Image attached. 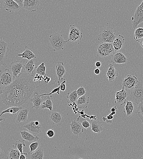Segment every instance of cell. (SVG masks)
I'll list each match as a JSON object with an SVG mask.
<instances>
[{
	"instance_id": "obj_30",
	"label": "cell",
	"mask_w": 143,
	"mask_h": 159,
	"mask_svg": "<svg viewBox=\"0 0 143 159\" xmlns=\"http://www.w3.org/2000/svg\"><path fill=\"white\" fill-rule=\"evenodd\" d=\"M44 155L43 150L40 147L37 150L33 153L28 152L27 154V159H42L43 158Z\"/></svg>"
},
{
	"instance_id": "obj_32",
	"label": "cell",
	"mask_w": 143,
	"mask_h": 159,
	"mask_svg": "<svg viewBox=\"0 0 143 159\" xmlns=\"http://www.w3.org/2000/svg\"><path fill=\"white\" fill-rule=\"evenodd\" d=\"M9 153L6 158L7 159H19L21 153L17 149L14 148L8 149Z\"/></svg>"
},
{
	"instance_id": "obj_36",
	"label": "cell",
	"mask_w": 143,
	"mask_h": 159,
	"mask_svg": "<svg viewBox=\"0 0 143 159\" xmlns=\"http://www.w3.org/2000/svg\"><path fill=\"white\" fill-rule=\"evenodd\" d=\"M35 71L36 74L39 76H44L46 75V67L45 63L42 62L39 65L35 67Z\"/></svg>"
},
{
	"instance_id": "obj_33",
	"label": "cell",
	"mask_w": 143,
	"mask_h": 159,
	"mask_svg": "<svg viewBox=\"0 0 143 159\" xmlns=\"http://www.w3.org/2000/svg\"><path fill=\"white\" fill-rule=\"evenodd\" d=\"M66 97L68 99L67 102L68 104L75 102L78 98L77 90H74L68 92Z\"/></svg>"
},
{
	"instance_id": "obj_13",
	"label": "cell",
	"mask_w": 143,
	"mask_h": 159,
	"mask_svg": "<svg viewBox=\"0 0 143 159\" xmlns=\"http://www.w3.org/2000/svg\"><path fill=\"white\" fill-rule=\"evenodd\" d=\"M2 5L5 9L9 12L18 11L21 7L13 0H2Z\"/></svg>"
},
{
	"instance_id": "obj_41",
	"label": "cell",
	"mask_w": 143,
	"mask_h": 159,
	"mask_svg": "<svg viewBox=\"0 0 143 159\" xmlns=\"http://www.w3.org/2000/svg\"><path fill=\"white\" fill-rule=\"evenodd\" d=\"M77 92L79 98L85 94L86 90L84 87L81 86L77 90Z\"/></svg>"
},
{
	"instance_id": "obj_48",
	"label": "cell",
	"mask_w": 143,
	"mask_h": 159,
	"mask_svg": "<svg viewBox=\"0 0 143 159\" xmlns=\"http://www.w3.org/2000/svg\"><path fill=\"white\" fill-rule=\"evenodd\" d=\"M101 65V63L99 61H97L95 63V66L97 67H100Z\"/></svg>"
},
{
	"instance_id": "obj_5",
	"label": "cell",
	"mask_w": 143,
	"mask_h": 159,
	"mask_svg": "<svg viewBox=\"0 0 143 159\" xmlns=\"http://www.w3.org/2000/svg\"><path fill=\"white\" fill-rule=\"evenodd\" d=\"M97 49V55L102 57H109L115 51L112 43H101L98 45Z\"/></svg>"
},
{
	"instance_id": "obj_40",
	"label": "cell",
	"mask_w": 143,
	"mask_h": 159,
	"mask_svg": "<svg viewBox=\"0 0 143 159\" xmlns=\"http://www.w3.org/2000/svg\"><path fill=\"white\" fill-rule=\"evenodd\" d=\"M137 113L141 120L143 122V101L138 105Z\"/></svg>"
},
{
	"instance_id": "obj_23",
	"label": "cell",
	"mask_w": 143,
	"mask_h": 159,
	"mask_svg": "<svg viewBox=\"0 0 143 159\" xmlns=\"http://www.w3.org/2000/svg\"><path fill=\"white\" fill-rule=\"evenodd\" d=\"M43 97H42L38 92H35L33 97L31 98L30 102L33 103V105L32 108H34L36 109L39 110L43 100Z\"/></svg>"
},
{
	"instance_id": "obj_38",
	"label": "cell",
	"mask_w": 143,
	"mask_h": 159,
	"mask_svg": "<svg viewBox=\"0 0 143 159\" xmlns=\"http://www.w3.org/2000/svg\"><path fill=\"white\" fill-rule=\"evenodd\" d=\"M77 120L80 122L82 126L85 128L88 129L90 126V123L86 120L83 118L82 116L81 117L80 116H78Z\"/></svg>"
},
{
	"instance_id": "obj_53",
	"label": "cell",
	"mask_w": 143,
	"mask_h": 159,
	"mask_svg": "<svg viewBox=\"0 0 143 159\" xmlns=\"http://www.w3.org/2000/svg\"><path fill=\"white\" fill-rule=\"evenodd\" d=\"M5 120V118L4 117H0V121H4Z\"/></svg>"
},
{
	"instance_id": "obj_20",
	"label": "cell",
	"mask_w": 143,
	"mask_h": 159,
	"mask_svg": "<svg viewBox=\"0 0 143 159\" xmlns=\"http://www.w3.org/2000/svg\"><path fill=\"white\" fill-rule=\"evenodd\" d=\"M50 119L52 123L56 126H59L64 122V118L59 112L52 111L49 115Z\"/></svg>"
},
{
	"instance_id": "obj_26",
	"label": "cell",
	"mask_w": 143,
	"mask_h": 159,
	"mask_svg": "<svg viewBox=\"0 0 143 159\" xmlns=\"http://www.w3.org/2000/svg\"><path fill=\"white\" fill-rule=\"evenodd\" d=\"M17 56H20L23 58H26L28 60L36 58L35 55L31 48L26 46L24 48L23 51L21 54H19Z\"/></svg>"
},
{
	"instance_id": "obj_44",
	"label": "cell",
	"mask_w": 143,
	"mask_h": 159,
	"mask_svg": "<svg viewBox=\"0 0 143 159\" xmlns=\"http://www.w3.org/2000/svg\"><path fill=\"white\" fill-rule=\"evenodd\" d=\"M64 81L60 84V90L62 91H64L66 89V80L64 78Z\"/></svg>"
},
{
	"instance_id": "obj_29",
	"label": "cell",
	"mask_w": 143,
	"mask_h": 159,
	"mask_svg": "<svg viewBox=\"0 0 143 159\" xmlns=\"http://www.w3.org/2000/svg\"><path fill=\"white\" fill-rule=\"evenodd\" d=\"M22 138L25 140L29 142L37 141L39 140V138L34 135L27 130L20 131Z\"/></svg>"
},
{
	"instance_id": "obj_51",
	"label": "cell",
	"mask_w": 143,
	"mask_h": 159,
	"mask_svg": "<svg viewBox=\"0 0 143 159\" xmlns=\"http://www.w3.org/2000/svg\"><path fill=\"white\" fill-rule=\"evenodd\" d=\"M117 111V108L116 106L113 107L111 109V112L114 111Z\"/></svg>"
},
{
	"instance_id": "obj_43",
	"label": "cell",
	"mask_w": 143,
	"mask_h": 159,
	"mask_svg": "<svg viewBox=\"0 0 143 159\" xmlns=\"http://www.w3.org/2000/svg\"><path fill=\"white\" fill-rule=\"evenodd\" d=\"M47 135L49 138L53 137L55 135V132L53 129H49L46 132Z\"/></svg>"
},
{
	"instance_id": "obj_47",
	"label": "cell",
	"mask_w": 143,
	"mask_h": 159,
	"mask_svg": "<svg viewBox=\"0 0 143 159\" xmlns=\"http://www.w3.org/2000/svg\"><path fill=\"white\" fill-rule=\"evenodd\" d=\"M94 73L96 75H98L100 73V70L98 68H95L94 70Z\"/></svg>"
},
{
	"instance_id": "obj_37",
	"label": "cell",
	"mask_w": 143,
	"mask_h": 159,
	"mask_svg": "<svg viewBox=\"0 0 143 159\" xmlns=\"http://www.w3.org/2000/svg\"><path fill=\"white\" fill-rule=\"evenodd\" d=\"M133 38L137 41L143 38V28H136L134 31Z\"/></svg>"
},
{
	"instance_id": "obj_7",
	"label": "cell",
	"mask_w": 143,
	"mask_h": 159,
	"mask_svg": "<svg viewBox=\"0 0 143 159\" xmlns=\"http://www.w3.org/2000/svg\"><path fill=\"white\" fill-rule=\"evenodd\" d=\"M133 28H136L138 25L143 22V0L140 5L138 6L131 18Z\"/></svg>"
},
{
	"instance_id": "obj_19",
	"label": "cell",
	"mask_w": 143,
	"mask_h": 159,
	"mask_svg": "<svg viewBox=\"0 0 143 159\" xmlns=\"http://www.w3.org/2000/svg\"><path fill=\"white\" fill-rule=\"evenodd\" d=\"M70 130L73 134L75 135H80L83 132L84 130L81 123L79 121L75 120L72 121L70 124Z\"/></svg>"
},
{
	"instance_id": "obj_1",
	"label": "cell",
	"mask_w": 143,
	"mask_h": 159,
	"mask_svg": "<svg viewBox=\"0 0 143 159\" xmlns=\"http://www.w3.org/2000/svg\"><path fill=\"white\" fill-rule=\"evenodd\" d=\"M34 76L21 73L13 81L3 90L2 103L6 105L19 106L30 102L31 96L38 86Z\"/></svg>"
},
{
	"instance_id": "obj_4",
	"label": "cell",
	"mask_w": 143,
	"mask_h": 159,
	"mask_svg": "<svg viewBox=\"0 0 143 159\" xmlns=\"http://www.w3.org/2000/svg\"><path fill=\"white\" fill-rule=\"evenodd\" d=\"M116 37L112 27H105L101 28L99 31L98 39L101 43H112Z\"/></svg>"
},
{
	"instance_id": "obj_45",
	"label": "cell",
	"mask_w": 143,
	"mask_h": 159,
	"mask_svg": "<svg viewBox=\"0 0 143 159\" xmlns=\"http://www.w3.org/2000/svg\"><path fill=\"white\" fill-rule=\"evenodd\" d=\"M21 7H23V3L24 0H13Z\"/></svg>"
},
{
	"instance_id": "obj_11",
	"label": "cell",
	"mask_w": 143,
	"mask_h": 159,
	"mask_svg": "<svg viewBox=\"0 0 143 159\" xmlns=\"http://www.w3.org/2000/svg\"><path fill=\"white\" fill-rule=\"evenodd\" d=\"M8 44L3 39L0 40V64L5 66L6 65V61L8 56L7 50Z\"/></svg>"
},
{
	"instance_id": "obj_14",
	"label": "cell",
	"mask_w": 143,
	"mask_h": 159,
	"mask_svg": "<svg viewBox=\"0 0 143 159\" xmlns=\"http://www.w3.org/2000/svg\"><path fill=\"white\" fill-rule=\"evenodd\" d=\"M128 59L122 52L115 51L111 55V61L114 64H121L126 63Z\"/></svg>"
},
{
	"instance_id": "obj_17",
	"label": "cell",
	"mask_w": 143,
	"mask_h": 159,
	"mask_svg": "<svg viewBox=\"0 0 143 159\" xmlns=\"http://www.w3.org/2000/svg\"><path fill=\"white\" fill-rule=\"evenodd\" d=\"M29 109L27 107L21 109L16 113V121L17 123L21 122H25L27 120V116Z\"/></svg>"
},
{
	"instance_id": "obj_22",
	"label": "cell",
	"mask_w": 143,
	"mask_h": 159,
	"mask_svg": "<svg viewBox=\"0 0 143 159\" xmlns=\"http://www.w3.org/2000/svg\"><path fill=\"white\" fill-rule=\"evenodd\" d=\"M55 72L58 77L57 83L60 85L59 82L61 80L64 79L63 76L65 73L66 70L63 63L62 61H58L55 66Z\"/></svg>"
},
{
	"instance_id": "obj_2",
	"label": "cell",
	"mask_w": 143,
	"mask_h": 159,
	"mask_svg": "<svg viewBox=\"0 0 143 159\" xmlns=\"http://www.w3.org/2000/svg\"><path fill=\"white\" fill-rule=\"evenodd\" d=\"M127 91L128 93V96L127 101L129 100L137 105L143 101V86L140 82L133 89Z\"/></svg>"
},
{
	"instance_id": "obj_42",
	"label": "cell",
	"mask_w": 143,
	"mask_h": 159,
	"mask_svg": "<svg viewBox=\"0 0 143 159\" xmlns=\"http://www.w3.org/2000/svg\"><path fill=\"white\" fill-rule=\"evenodd\" d=\"M60 85H59V86L56 88H55L52 90L51 92L48 93H45L44 94H40L41 96H43L45 95H51L55 93H56L58 95L60 94L59 90H60Z\"/></svg>"
},
{
	"instance_id": "obj_52",
	"label": "cell",
	"mask_w": 143,
	"mask_h": 159,
	"mask_svg": "<svg viewBox=\"0 0 143 159\" xmlns=\"http://www.w3.org/2000/svg\"><path fill=\"white\" fill-rule=\"evenodd\" d=\"M113 118V116L111 115L110 114L107 116V118L109 120H112Z\"/></svg>"
},
{
	"instance_id": "obj_25",
	"label": "cell",
	"mask_w": 143,
	"mask_h": 159,
	"mask_svg": "<svg viewBox=\"0 0 143 159\" xmlns=\"http://www.w3.org/2000/svg\"><path fill=\"white\" fill-rule=\"evenodd\" d=\"M108 67L109 68L106 73V77L109 82H112L114 81L115 78L118 76V72L115 68L113 64H109Z\"/></svg>"
},
{
	"instance_id": "obj_35",
	"label": "cell",
	"mask_w": 143,
	"mask_h": 159,
	"mask_svg": "<svg viewBox=\"0 0 143 159\" xmlns=\"http://www.w3.org/2000/svg\"><path fill=\"white\" fill-rule=\"evenodd\" d=\"M23 146L25 147V140H18L14 142L12 145L13 147L18 149L21 153H23Z\"/></svg>"
},
{
	"instance_id": "obj_3",
	"label": "cell",
	"mask_w": 143,
	"mask_h": 159,
	"mask_svg": "<svg viewBox=\"0 0 143 159\" xmlns=\"http://www.w3.org/2000/svg\"><path fill=\"white\" fill-rule=\"evenodd\" d=\"M50 44L55 51L63 49L66 43L69 41L65 40L62 35L56 33L51 35L49 37Z\"/></svg>"
},
{
	"instance_id": "obj_54",
	"label": "cell",
	"mask_w": 143,
	"mask_h": 159,
	"mask_svg": "<svg viewBox=\"0 0 143 159\" xmlns=\"http://www.w3.org/2000/svg\"><path fill=\"white\" fill-rule=\"evenodd\" d=\"M116 114V111H114V112H112L110 113V114L111 115H112V116H113V115H114L115 114Z\"/></svg>"
},
{
	"instance_id": "obj_10",
	"label": "cell",
	"mask_w": 143,
	"mask_h": 159,
	"mask_svg": "<svg viewBox=\"0 0 143 159\" xmlns=\"http://www.w3.org/2000/svg\"><path fill=\"white\" fill-rule=\"evenodd\" d=\"M70 26L68 40L72 42L80 40L83 37L82 33L75 25H71Z\"/></svg>"
},
{
	"instance_id": "obj_12",
	"label": "cell",
	"mask_w": 143,
	"mask_h": 159,
	"mask_svg": "<svg viewBox=\"0 0 143 159\" xmlns=\"http://www.w3.org/2000/svg\"><path fill=\"white\" fill-rule=\"evenodd\" d=\"M128 96V91L125 90L124 87L122 86V89L116 93L115 103L118 105H122L125 103Z\"/></svg>"
},
{
	"instance_id": "obj_46",
	"label": "cell",
	"mask_w": 143,
	"mask_h": 159,
	"mask_svg": "<svg viewBox=\"0 0 143 159\" xmlns=\"http://www.w3.org/2000/svg\"><path fill=\"white\" fill-rule=\"evenodd\" d=\"M27 153H23L21 154L20 157L19 159H26L27 158Z\"/></svg>"
},
{
	"instance_id": "obj_9",
	"label": "cell",
	"mask_w": 143,
	"mask_h": 159,
	"mask_svg": "<svg viewBox=\"0 0 143 159\" xmlns=\"http://www.w3.org/2000/svg\"><path fill=\"white\" fill-rule=\"evenodd\" d=\"M139 82L136 76L128 75L123 80L122 85L126 90L129 91L133 89Z\"/></svg>"
},
{
	"instance_id": "obj_28",
	"label": "cell",
	"mask_w": 143,
	"mask_h": 159,
	"mask_svg": "<svg viewBox=\"0 0 143 159\" xmlns=\"http://www.w3.org/2000/svg\"><path fill=\"white\" fill-rule=\"evenodd\" d=\"M89 99V97L86 94L78 98L76 102L78 108L80 109L87 108Z\"/></svg>"
},
{
	"instance_id": "obj_18",
	"label": "cell",
	"mask_w": 143,
	"mask_h": 159,
	"mask_svg": "<svg viewBox=\"0 0 143 159\" xmlns=\"http://www.w3.org/2000/svg\"><path fill=\"white\" fill-rule=\"evenodd\" d=\"M126 102L124 108L127 116L130 117L137 113L138 105L130 101H127Z\"/></svg>"
},
{
	"instance_id": "obj_8",
	"label": "cell",
	"mask_w": 143,
	"mask_h": 159,
	"mask_svg": "<svg viewBox=\"0 0 143 159\" xmlns=\"http://www.w3.org/2000/svg\"><path fill=\"white\" fill-rule=\"evenodd\" d=\"M23 127L35 135L41 133L42 131V126L38 121H30L25 124Z\"/></svg>"
},
{
	"instance_id": "obj_50",
	"label": "cell",
	"mask_w": 143,
	"mask_h": 159,
	"mask_svg": "<svg viewBox=\"0 0 143 159\" xmlns=\"http://www.w3.org/2000/svg\"><path fill=\"white\" fill-rule=\"evenodd\" d=\"M137 41L139 43L140 45L143 48V38L140 39V40H138Z\"/></svg>"
},
{
	"instance_id": "obj_49",
	"label": "cell",
	"mask_w": 143,
	"mask_h": 159,
	"mask_svg": "<svg viewBox=\"0 0 143 159\" xmlns=\"http://www.w3.org/2000/svg\"><path fill=\"white\" fill-rule=\"evenodd\" d=\"M4 154L1 149L0 150V159H3L4 157Z\"/></svg>"
},
{
	"instance_id": "obj_15",
	"label": "cell",
	"mask_w": 143,
	"mask_h": 159,
	"mask_svg": "<svg viewBox=\"0 0 143 159\" xmlns=\"http://www.w3.org/2000/svg\"><path fill=\"white\" fill-rule=\"evenodd\" d=\"M9 66L13 77L15 78L21 73V68H23L22 62L20 60H16L12 62Z\"/></svg>"
},
{
	"instance_id": "obj_21",
	"label": "cell",
	"mask_w": 143,
	"mask_h": 159,
	"mask_svg": "<svg viewBox=\"0 0 143 159\" xmlns=\"http://www.w3.org/2000/svg\"><path fill=\"white\" fill-rule=\"evenodd\" d=\"M54 96L53 94L47 95L43 97V100L41 106V109H48L50 111H52L53 104V98Z\"/></svg>"
},
{
	"instance_id": "obj_27",
	"label": "cell",
	"mask_w": 143,
	"mask_h": 159,
	"mask_svg": "<svg viewBox=\"0 0 143 159\" xmlns=\"http://www.w3.org/2000/svg\"><path fill=\"white\" fill-rule=\"evenodd\" d=\"M91 130L94 133H99L103 130V123L99 120H93L91 121Z\"/></svg>"
},
{
	"instance_id": "obj_34",
	"label": "cell",
	"mask_w": 143,
	"mask_h": 159,
	"mask_svg": "<svg viewBox=\"0 0 143 159\" xmlns=\"http://www.w3.org/2000/svg\"><path fill=\"white\" fill-rule=\"evenodd\" d=\"M22 107L19 106H13L2 111L0 114V117L3 114L8 113L13 115H15L20 110Z\"/></svg>"
},
{
	"instance_id": "obj_31",
	"label": "cell",
	"mask_w": 143,
	"mask_h": 159,
	"mask_svg": "<svg viewBox=\"0 0 143 159\" xmlns=\"http://www.w3.org/2000/svg\"><path fill=\"white\" fill-rule=\"evenodd\" d=\"M34 62L33 59L26 61L23 66V69L27 73L31 74L35 71Z\"/></svg>"
},
{
	"instance_id": "obj_6",
	"label": "cell",
	"mask_w": 143,
	"mask_h": 159,
	"mask_svg": "<svg viewBox=\"0 0 143 159\" xmlns=\"http://www.w3.org/2000/svg\"><path fill=\"white\" fill-rule=\"evenodd\" d=\"M11 71L8 68L0 71V88L2 90L7 86L11 84L14 80Z\"/></svg>"
},
{
	"instance_id": "obj_24",
	"label": "cell",
	"mask_w": 143,
	"mask_h": 159,
	"mask_svg": "<svg viewBox=\"0 0 143 159\" xmlns=\"http://www.w3.org/2000/svg\"><path fill=\"white\" fill-rule=\"evenodd\" d=\"M125 39L122 35H119L112 43L113 45L115 51H119L122 49L124 46Z\"/></svg>"
},
{
	"instance_id": "obj_39",
	"label": "cell",
	"mask_w": 143,
	"mask_h": 159,
	"mask_svg": "<svg viewBox=\"0 0 143 159\" xmlns=\"http://www.w3.org/2000/svg\"><path fill=\"white\" fill-rule=\"evenodd\" d=\"M40 142L39 141H36L32 143L29 146L30 148V152L33 153L37 150L39 148Z\"/></svg>"
},
{
	"instance_id": "obj_16",
	"label": "cell",
	"mask_w": 143,
	"mask_h": 159,
	"mask_svg": "<svg viewBox=\"0 0 143 159\" xmlns=\"http://www.w3.org/2000/svg\"><path fill=\"white\" fill-rule=\"evenodd\" d=\"M39 4L40 0H24L23 7L28 11L35 12L39 9Z\"/></svg>"
}]
</instances>
